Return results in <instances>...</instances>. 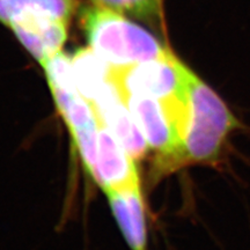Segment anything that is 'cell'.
Returning <instances> with one entry per match:
<instances>
[{
	"label": "cell",
	"instance_id": "2",
	"mask_svg": "<svg viewBox=\"0 0 250 250\" xmlns=\"http://www.w3.org/2000/svg\"><path fill=\"white\" fill-rule=\"evenodd\" d=\"M81 26L90 49L111 66L167 58L173 52L151 33L123 14L93 5L81 14Z\"/></svg>",
	"mask_w": 250,
	"mask_h": 250
},
{
	"label": "cell",
	"instance_id": "4",
	"mask_svg": "<svg viewBox=\"0 0 250 250\" xmlns=\"http://www.w3.org/2000/svg\"><path fill=\"white\" fill-rule=\"evenodd\" d=\"M120 96L161 164L167 168L183 166L182 138L164 104L145 94L123 92Z\"/></svg>",
	"mask_w": 250,
	"mask_h": 250
},
{
	"label": "cell",
	"instance_id": "5",
	"mask_svg": "<svg viewBox=\"0 0 250 250\" xmlns=\"http://www.w3.org/2000/svg\"><path fill=\"white\" fill-rule=\"evenodd\" d=\"M92 177L104 192L140 188L134 158L101 122H99L98 156Z\"/></svg>",
	"mask_w": 250,
	"mask_h": 250
},
{
	"label": "cell",
	"instance_id": "7",
	"mask_svg": "<svg viewBox=\"0 0 250 250\" xmlns=\"http://www.w3.org/2000/svg\"><path fill=\"white\" fill-rule=\"evenodd\" d=\"M67 21L45 19L11 28L29 54L41 65L62 51L67 39Z\"/></svg>",
	"mask_w": 250,
	"mask_h": 250
},
{
	"label": "cell",
	"instance_id": "8",
	"mask_svg": "<svg viewBox=\"0 0 250 250\" xmlns=\"http://www.w3.org/2000/svg\"><path fill=\"white\" fill-rule=\"evenodd\" d=\"M76 9V0H0V22L9 29L45 19L70 22Z\"/></svg>",
	"mask_w": 250,
	"mask_h": 250
},
{
	"label": "cell",
	"instance_id": "3",
	"mask_svg": "<svg viewBox=\"0 0 250 250\" xmlns=\"http://www.w3.org/2000/svg\"><path fill=\"white\" fill-rule=\"evenodd\" d=\"M42 67L85 169L92 175L98 156L99 122L92 105L78 89L71 58L61 51L42 64Z\"/></svg>",
	"mask_w": 250,
	"mask_h": 250
},
{
	"label": "cell",
	"instance_id": "1",
	"mask_svg": "<svg viewBox=\"0 0 250 250\" xmlns=\"http://www.w3.org/2000/svg\"><path fill=\"white\" fill-rule=\"evenodd\" d=\"M242 123L212 87L192 70L188 76L187 121L182 138L184 165H215Z\"/></svg>",
	"mask_w": 250,
	"mask_h": 250
},
{
	"label": "cell",
	"instance_id": "9",
	"mask_svg": "<svg viewBox=\"0 0 250 250\" xmlns=\"http://www.w3.org/2000/svg\"><path fill=\"white\" fill-rule=\"evenodd\" d=\"M93 2L125 17L137 18L147 22L162 20V0H93Z\"/></svg>",
	"mask_w": 250,
	"mask_h": 250
},
{
	"label": "cell",
	"instance_id": "6",
	"mask_svg": "<svg viewBox=\"0 0 250 250\" xmlns=\"http://www.w3.org/2000/svg\"><path fill=\"white\" fill-rule=\"evenodd\" d=\"M88 103L99 122L114 133L134 159H140L146 154L147 143L111 80Z\"/></svg>",
	"mask_w": 250,
	"mask_h": 250
}]
</instances>
